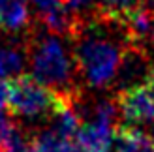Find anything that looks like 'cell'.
Masks as SVG:
<instances>
[{"instance_id":"1","label":"cell","mask_w":154,"mask_h":152,"mask_svg":"<svg viewBox=\"0 0 154 152\" xmlns=\"http://www.w3.org/2000/svg\"><path fill=\"white\" fill-rule=\"evenodd\" d=\"M128 49L130 41L120 21L98 15L83 23L73 36L77 75L90 88H107L117 81Z\"/></svg>"},{"instance_id":"2","label":"cell","mask_w":154,"mask_h":152,"mask_svg":"<svg viewBox=\"0 0 154 152\" xmlns=\"http://www.w3.org/2000/svg\"><path fill=\"white\" fill-rule=\"evenodd\" d=\"M26 49L32 77L75 102L81 94L77 87V68L73 53L68 51L66 43L49 32L38 36L30 34L26 40Z\"/></svg>"},{"instance_id":"3","label":"cell","mask_w":154,"mask_h":152,"mask_svg":"<svg viewBox=\"0 0 154 152\" xmlns=\"http://www.w3.org/2000/svg\"><path fill=\"white\" fill-rule=\"evenodd\" d=\"M10 85V102L8 111L26 122H49L57 111H60L68 103H75L73 100L51 90L42 85L32 73H25L21 77L8 83Z\"/></svg>"},{"instance_id":"4","label":"cell","mask_w":154,"mask_h":152,"mask_svg":"<svg viewBox=\"0 0 154 152\" xmlns=\"http://www.w3.org/2000/svg\"><path fill=\"white\" fill-rule=\"evenodd\" d=\"M115 100H117L119 115L124 118V124L137 128L154 120V94L145 83L119 90Z\"/></svg>"},{"instance_id":"5","label":"cell","mask_w":154,"mask_h":152,"mask_svg":"<svg viewBox=\"0 0 154 152\" xmlns=\"http://www.w3.org/2000/svg\"><path fill=\"white\" fill-rule=\"evenodd\" d=\"M30 28V10L26 0H0V30L17 36Z\"/></svg>"},{"instance_id":"6","label":"cell","mask_w":154,"mask_h":152,"mask_svg":"<svg viewBox=\"0 0 154 152\" xmlns=\"http://www.w3.org/2000/svg\"><path fill=\"white\" fill-rule=\"evenodd\" d=\"M107 152H154V137L135 126L120 124Z\"/></svg>"},{"instance_id":"7","label":"cell","mask_w":154,"mask_h":152,"mask_svg":"<svg viewBox=\"0 0 154 152\" xmlns=\"http://www.w3.org/2000/svg\"><path fill=\"white\" fill-rule=\"evenodd\" d=\"M28 62V49L23 43H0V81L10 83L25 75Z\"/></svg>"},{"instance_id":"8","label":"cell","mask_w":154,"mask_h":152,"mask_svg":"<svg viewBox=\"0 0 154 152\" xmlns=\"http://www.w3.org/2000/svg\"><path fill=\"white\" fill-rule=\"evenodd\" d=\"M32 139V150L34 152H72L73 141L60 135L53 128L45 126L40 132L30 133Z\"/></svg>"},{"instance_id":"9","label":"cell","mask_w":154,"mask_h":152,"mask_svg":"<svg viewBox=\"0 0 154 152\" xmlns=\"http://www.w3.org/2000/svg\"><path fill=\"white\" fill-rule=\"evenodd\" d=\"M62 6L79 21V25L88 23L100 15V2L98 0H62Z\"/></svg>"},{"instance_id":"10","label":"cell","mask_w":154,"mask_h":152,"mask_svg":"<svg viewBox=\"0 0 154 152\" xmlns=\"http://www.w3.org/2000/svg\"><path fill=\"white\" fill-rule=\"evenodd\" d=\"M98 2H100V15L115 21H122L132 10L143 4L141 0H98Z\"/></svg>"},{"instance_id":"11","label":"cell","mask_w":154,"mask_h":152,"mask_svg":"<svg viewBox=\"0 0 154 152\" xmlns=\"http://www.w3.org/2000/svg\"><path fill=\"white\" fill-rule=\"evenodd\" d=\"M30 4L34 6L38 17H42V15L60 8V6H62V0H30Z\"/></svg>"},{"instance_id":"12","label":"cell","mask_w":154,"mask_h":152,"mask_svg":"<svg viewBox=\"0 0 154 152\" xmlns=\"http://www.w3.org/2000/svg\"><path fill=\"white\" fill-rule=\"evenodd\" d=\"M145 85H147L150 88V92L154 94V64L150 66V70H149V75H147V81H145Z\"/></svg>"},{"instance_id":"13","label":"cell","mask_w":154,"mask_h":152,"mask_svg":"<svg viewBox=\"0 0 154 152\" xmlns=\"http://www.w3.org/2000/svg\"><path fill=\"white\" fill-rule=\"evenodd\" d=\"M150 47H154V23H152V32H150Z\"/></svg>"},{"instance_id":"14","label":"cell","mask_w":154,"mask_h":152,"mask_svg":"<svg viewBox=\"0 0 154 152\" xmlns=\"http://www.w3.org/2000/svg\"><path fill=\"white\" fill-rule=\"evenodd\" d=\"M152 130H154V120H152Z\"/></svg>"},{"instance_id":"15","label":"cell","mask_w":154,"mask_h":152,"mask_svg":"<svg viewBox=\"0 0 154 152\" xmlns=\"http://www.w3.org/2000/svg\"><path fill=\"white\" fill-rule=\"evenodd\" d=\"M150 2H152V4H154V0H150Z\"/></svg>"}]
</instances>
